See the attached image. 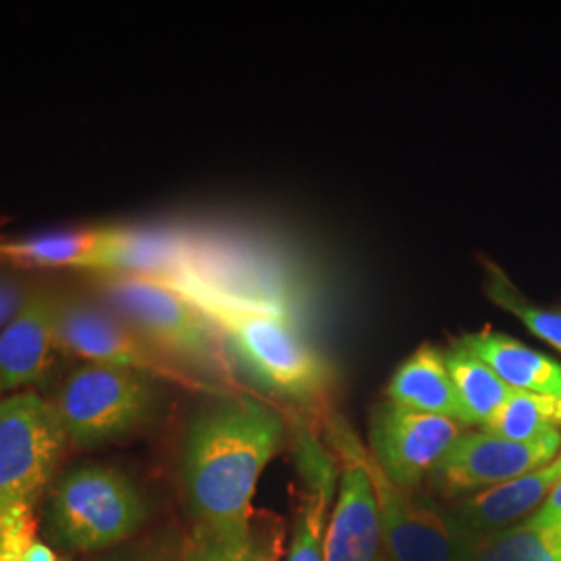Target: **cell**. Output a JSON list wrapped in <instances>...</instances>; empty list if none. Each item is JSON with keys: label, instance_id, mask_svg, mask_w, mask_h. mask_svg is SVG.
<instances>
[{"label": "cell", "instance_id": "obj_6", "mask_svg": "<svg viewBox=\"0 0 561 561\" xmlns=\"http://www.w3.org/2000/svg\"><path fill=\"white\" fill-rule=\"evenodd\" d=\"M67 439L81 449H99L136 433L157 408L152 377L81 364L60 385L53 401Z\"/></svg>", "mask_w": 561, "mask_h": 561}, {"label": "cell", "instance_id": "obj_7", "mask_svg": "<svg viewBox=\"0 0 561 561\" xmlns=\"http://www.w3.org/2000/svg\"><path fill=\"white\" fill-rule=\"evenodd\" d=\"M57 345L59 352L80 358L83 364L115 366L152 379L167 377L190 382L173 362L159 354L115 310L99 301L60 298Z\"/></svg>", "mask_w": 561, "mask_h": 561}, {"label": "cell", "instance_id": "obj_2", "mask_svg": "<svg viewBox=\"0 0 561 561\" xmlns=\"http://www.w3.org/2000/svg\"><path fill=\"white\" fill-rule=\"evenodd\" d=\"M215 324L245 373L264 389L298 401L319 400L331 381L321 354L301 337L287 312L233 300L190 280H167Z\"/></svg>", "mask_w": 561, "mask_h": 561}, {"label": "cell", "instance_id": "obj_4", "mask_svg": "<svg viewBox=\"0 0 561 561\" xmlns=\"http://www.w3.org/2000/svg\"><path fill=\"white\" fill-rule=\"evenodd\" d=\"M102 296L136 333L167 360L219 370L221 335L201 308L178 287L138 275H104Z\"/></svg>", "mask_w": 561, "mask_h": 561}, {"label": "cell", "instance_id": "obj_9", "mask_svg": "<svg viewBox=\"0 0 561 561\" xmlns=\"http://www.w3.org/2000/svg\"><path fill=\"white\" fill-rule=\"evenodd\" d=\"M379 497L382 547L391 561H470L479 545L454 516L416 502L408 491L385 477L379 466H368Z\"/></svg>", "mask_w": 561, "mask_h": 561}, {"label": "cell", "instance_id": "obj_11", "mask_svg": "<svg viewBox=\"0 0 561 561\" xmlns=\"http://www.w3.org/2000/svg\"><path fill=\"white\" fill-rule=\"evenodd\" d=\"M60 296L30 291L20 312L0 331V400L30 391L59 354L57 314Z\"/></svg>", "mask_w": 561, "mask_h": 561}, {"label": "cell", "instance_id": "obj_28", "mask_svg": "<svg viewBox=\"0 0 561 561\" xmlns=\"http://www.w3.org/2000/svg\"><path fill=\"white\" fill-rule=\"evenodd\" d=\"M558 461H560V466H561V454H560V456H558Z\"/></svg>", "mask_w": 561, "mask_h": 561}, {"label": "cell", "instance_id": "obj_18", "mask_svg": "<svg viewBox=\"0 0 561 561\" xmlns=\"http://www.w3.org/2000/svg\"><path fill=\"white\" fill-rule=\"evenodd\" d=\"M333 491V472L324 461L310 470V482L296 510L294 530L285 561H324L327 512Z\"/></svg>", "mask_w": 561, "mask_h": 561}, {"label": "cell", "instance_id": "obj_26", "mask_svg": "<svg viewBox=\"0 0 561 561\" xmlns=\"http://www.w3.org/2000/svg\"><path fill=\"white\" fill-rule=\"evenodd\" d=\"M21 561H57V556L46 542L34 541L25 549Z\"/></svg>", "mask_w": 561, "mask_h": 561}, {"label": "cell", "instance_id": "obj_20", "mask_svg": "<svg viewBox=\"0 0 561 561\" xmlns=\"http://www.w3.org/2000/svg\"><path fill=\"white\" fill-rule=\"evenodd\" d=\"M470 561H561V524L524 520L482 542Z\"/></svg>", "mask_w": 561, "mask_h": 561}, {"label": "cell", "instance_id": "obj_16", "mask_svg": "<svg viewBox=\"0 0 561 561\" xmlns=\"http://www.w3.org/2000/svg\"><path fill=\"white\" fill-rule=\"evenodd\" d=\"M460 343L514 391L561 398L560 362L491 329L470 333Z\"/></svg>", "mask_w": 561, "mask_h": 561}, {"label": "cell", "instance_id": "obj_12", "mask_svg": "<svg viewBox=\"0 0 561 561\" xmlns=\"http://www.w3.org/2000/svg\"><path fill=\"white\" fill-rule=\"evenodd\" d=\"M131 227H83L0 241V259L38 268L119 273Z\"/></svg>", "mask_w": 561, "mask_h": 561}, {"label": "cell", "instance_id": "obj_21", "mask_svg": "<svg viewBox=\"0 0 561 561\" xmlns=\"http://www.w3.org/2000/svg\"><path fill=\"white\" fill-rule=\"evenodd\" d=\"M280 537L271 528L256 533L254 528L240 535H219L198 528L183 561H277Z\"/></svg>", "mask_w": 561, "mask_h": 561}, {"label": "cell", "instance_id": "obj_27", "mask_svg": "<svg viewBox=\"0 0 561 561\" xmlns=\"http://www.w3.org/2000/svg\"><path fill=\"white\" fill-rule=\"evenodd\" d=\"M117 561H173L171 560V556H167V553H162V551H141V553H136V556H129V558H123V560Z\"/></svg>", "mask_w": 561, "mask_h": 561}, {"label": "cell", "instance_id": "obj_1", "mask_svg": "<svg viewBox=\"0 0 561 561\" xmlns=\"http://www.w3.org/2000/svg\"><path fill=\"white\" fill-rule=\"evenodd\" d=\"M283 439V416L250 396L213 401L194 414L183 437L181 477L201 528L219 535L252 528L256 486Z\"/></svg>", "mask_w": 561, "mask_h": 561}, {"label": "cell", "instance_id": "obj_10", "mask_svg": "<svg viewBox=\"0 0 561 561\" xmlns=\"http://www.w3.org/2000/svg\"><path fill=\"white\" fill-rule=\"evenodd\" d=\"M460 422L405 410L391 401L375 408L370 445L385 477L412 491L460 439Z\"/></svg>", "mask_w": 561, "mask_h": 561}, {"label": "cell", "instance_id": "obj_25", "mask_svg": "<svg viewBox=\"0 0 561 561\" xmlns=\"http://www.w3.org/2000/svg\"><path fill=\"white\" fill-rule=\"evenodd\" d=\"M526 520L535 524H561V481L551 489L539 512H535Z\"/></svg>", "mask_w": 561, "mask_h": 561}, {"label": "cell", "instance_id": "obj_19", "mask_svg": "<svg viewBox=\"0 0 561 561\" xmlns=\"http://www.w3.org/2000/svg\"><path fill=\"white\" fill-rule=\"evenodd\" d=\"M561 398L514 391L502 410L482 428L512 442H537L560 431Z\"/></svg>", "mask_w": 561, "mask_h": 561}, {"label": "cell", "instance_id": "obj_17", "mask_svg": "<svg viewBox=\"0 0 561 561\" xmlns=\"http://www.w3.org/2000/svg\"><path fill=\"white\" fill-rule=\"evenodd\" d=\"M445 362L460 400L463 424L484 428L502 410L503 403L510 400L514 389L507 387L489 364L477 358L460 341L445 352Z\"/></svg>", "mask_w": 561, "mask_h": 561}, {"label": "cell", "instance_id": "obj_14", "mask_svg": "<svg viewBox=\"0 0 561 561\" xmlns=\"http://www.w3.org/2000/svg\"><path fill=\"white\" fill-rule=\"evenodd\" d=\"M560 481V461H551L549 466L520 479L468 495L449 514L461 530L481 547L482 542L516 526L520 518L541 507L551 489Z\"/></svg>", "mask_w": 561, "mask_h": 561}, {"label": "cell", "instance_id": "obj_23", "mask_svg": "<svg viewBox=\"0 0 561 561\" xmlns=\"http://www.w3.org/2000/svg\"><path fill=\"white\" fill-rule=\"evenodd\" d=\"M32 512L18 516L0 530V561H21L25 549L36 541Z\"/></svg>", "mask_w": 561, "mask_h": 561}, {"label": "cell", "instance_id": "obj_15", "mask_svg": "<svg viewBox=\"0 0 561 561\" xmlns=\"http://www.w3.org/2000/svg\"><path fill=\"white\" fill-rule=\"evenodd\" d=\"M391 403L463 424L460 400L447 370L445 352L426 343L393 373L387 385Z\"/></svg>", "mask_w": 561, "mask_h": 561}, {"label": "cell", "instance_id": "obj_13", "mask_svg": "<svg viewBox=\"0 0 561 561\" xmlns=\"http://www.w3.org/2000/svg\"><path fill=\"white\" fill-rule=\"evenodd\" d=\"M382 524L368 461H347L327 526L324 561H382Z\"/></svg>", "mask_w": 561, "mask_h": 561}, {"label": "cell", "instance_id": "obj_3", "mask_svg": "<svg viewBox=\"0 0 561 561\" xmlns=\"http://www.w3.org/2000/svg\"><path fill=\"white\" fill-rule=\"evenodd\" d=\"M146 518L148 505L140 486L115 466H76L60 474L50 493V530L71 551L111 549L131 539Z\"/></svg>", "mask_w": 561, "mask_h": 561}, {"label": "cell", "instance_id": "obj_8", "mask_svg": "<svg viewBox=\"0 0 561 561\" xmlns=\"http://www.w3.org/2000/svg\"><path fill=\"white\" fill-rule=\"evenodd\" d=\"M561 454V431L537 442H512L486 431L460 435L431 472L433 482L449 495L479 493L541 470Z\"/></svg>", "mask_w": 561, "mask_h": 561}, {"label": "cell", "instance_id": "obj_5", "mask_svg": "<svg viewBox=\"0 0 561 561\" xmlns=\"http://www.w3.org/2000/svg\"><path fill=\"white\" fill-rule=\"evenodd\" d=\"M67 443L53 401L34 391L0 400V530L34 510Z\"/></svg>", "mask_w": 561, "mask_h": 561}, {"label": "cell", "instance_id": "obj_22", "mask_svg": "<svg viewBox=\"0 0 561 561\" xmlns=\"http://www.w3.org/2000/svg\"><path fill=\"white\" fill-rule=\"evenodd\" d=\"M486 296L500 308L520 319L530 333H535L539 340L551 343L558 352H561V310L541 308L526 300L514 287V283L507 279L500 268H493V266L489 271V280H486Z\"/></svg>", "mask_w": 561, "mask_h": 561}, {"label": "cell", "instance_id": "obj_24", "mask_svg": "<svg viewBox=\"0 0 561 561\" xmlns=\"http://www.w3.org/2000/svg\"><path fill=\"white\" fill-rule=\"evenodd\" d=\"M27 294L20 280L0 275V331L20 312Z\"/></svg>", "mask_w": 561, "mask_h": 561}]
</instances>
